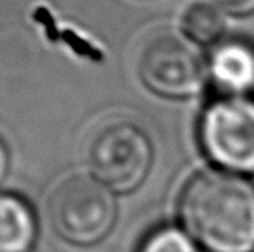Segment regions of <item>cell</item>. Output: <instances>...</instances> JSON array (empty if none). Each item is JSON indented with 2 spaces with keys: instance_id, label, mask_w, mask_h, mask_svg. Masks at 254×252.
I'll return each mask as SVG.
<instances>
[{
  "instance_id": "obj_1",
  "label": "cell",
  "mask_w": 254,
  "mask_h": 252,
  "mask_svg": "<svg viewBox=\"0 0 254 252\" xmlns=\"http://www.w3.org/2000/svg\"><path fill=\"white\" fill-rule=\"evenodd\" d=\"M185 232L209 252H254V185L242 175L206 169L180 194Z\"/></svg>"
},
{
  "instance_id": "obj_2",
  "label": "cell",
  "mask_w": 254,
  "mask_h": 252,
  "mask_svg": "<svg viewBox=\"0 0 254 252\" xmlns=\"http://www.w3.org/2000/svg\"><path fill=\"white\" fill-rule=\"evenodd\" d=\"M199 142L220 169L254 175V99L218 95L199 119Z\"/></svg>"
},
{
  "instance_id": "obj_3",
  "label": "cell",
  "mask_w": 254,
  "mask_h": 252,
  "mask_svg": "<svg viewBox=\"0 0 254 252\" xmlns=\"http://www.w3.org/2000/svg\"><path fill=\"white\" fill-rule=\"evenodd\" d=\"M87 161L99 183L111 192L128 194L138 189L151 171V138L135 123L116 119L94 135Z\"/></svg>"
},
{
  "instance_id": "obj_4",
  "label": "cell",
  "mask_w": 254,
  "mask_h": 252,
  "mask_svg": "<svg viewBox=\"0 0 254 252\" xmlns=\"http://www.w3.org/2000/svg\"><path fill=\"white\" fill-rule=\"evenodd\" d=\"M52 226L64 240L76 246L101 242L116 221L113 192L88 176H74L63 183L49 204Z\"/></svg>"
},
{
  "instance_id": "obj_5",
  "label": "cell",
  "mask_w": 254,
  "mask_h": 252,
  "mask_svg": "<svg viewBox=\"0 0 254 252\" xmlns=\"http://www.w3.org/2000/svg\"><path fill=\"white\" fill-rule=\"evenodd\" d=\"M138 73L151 92L163 97H190L202 90L207 78L206 64L173 35L152 38L140 54Z\"/></svg>"
},
{
  "instance_id": "obj_6",
  "label": "cell",
  "mask_w": 254,
  "mask_h": 252,
  "mask_svg": "<svg viewBox=\"0 0 254 252\" xmlns=\"http://www.w3.org/2000/svg\"><path fill=\"white\" fill-rule=\"evenodd\" d=\"M206 73L220 95L254 92V44L246 38H221L211 49Z\"/></svg>"
},
{
  "instance_id": "obj_7",
  "label": "cell",
  "mask_w": 254,
  "mask_h": 252,
  "mask_svg": "<svg viewBox=\"0 0 254 252\" xmlns=\"http://www.w3.org/2000/svg\"><path fill=\"white\" fill-rule=\"evenodd\" d=\"M37 237V219L26 201L0 194V252H28Z\"/></svg>"
},
{
  "instance_id": "obj_8",
  "label": "cell",
  "mask_w": 254,
  "mask_h": 252,
  "mask_svg": "<svg viewBox=\"0 0 254 252\" xmlns=\"http://www.w3.org/2000/svg\"><path fill=\"white\" fill-rule=\"evenodd\" d=\"M185 35L197 44H214L220 42L227 28L221 10L209 3H195L189 7L182 19Z\"/></svg>"
},
{
  "instance_id": "obj_9",
  "label": "cell",
  "mask_w": 254,
  "mask_h": 252,
  "mask_svg": "<svg viewBox=\"0 0 254 252\" xmlns=\"http://www.w3.org/2000/svg\"><path fill=\"white\" fill-rule=\"evenodd\" d=\"M138 252H199L195 240L178 226H161L147 235Z\"/></svg>"
},
{
  "instance_id": "obj_10",
  "label": "cell",
  "mask_w": 254,
  "mask_h": 252,
  "mask_svg": "<svg viewBox=\"0 0 254 252\" xmlns=\"http://www.w3.org/2000/svg\"><path fill=\"white\" fill-rule=\"evenodd\" d=\"M214 3L227 12L237 14V16H246V14L254 12V0H214Z\"/></svg>"
},
{
  "instance_id": "obj_11",
  "label": "cell",
  "mask_w": 254,
  "mask_h": 252,
  "mask_svg": "<svg viewBox=\"0 0 254 252\" xmlns=\"http://www.w3.org/2000/svg\"><path fill=\"white\" fill-rule=\"evenodd\" d=\"M9 162H10L9 149H7L5 142L0 138V182L5 178L7 169H9Z\"/></svg>"
}]
</instances>
